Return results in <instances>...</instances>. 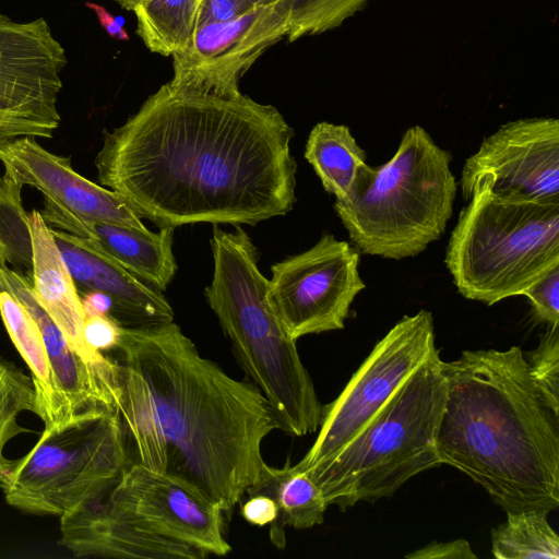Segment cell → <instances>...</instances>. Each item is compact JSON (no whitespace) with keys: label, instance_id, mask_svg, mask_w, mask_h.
Instances as JSON below:
<instances>
[{"label":"cell","instance_id":"obj_1","mask_svg":"<svg viewBox=\"0 0 559 559\" xmlns=\"http://www.w3.org/2000/svg\"><path fill=\"white\" fill-rule=\"evenodd\" d=\"M293 138L272 105L168 82L104 131L97 180L159 228L254 226L296 203Z\"/></svg>","mask_w":559,"mask_h":559},{"label":"cell","instance_id":"obj_2","mask_svg":"<svg viewBox=\"0 0 559 559\" xmlns=\"http://www.w3.org/2000/svg\"><path fill=\"white\" fill-rule=\"evenodd\" d=\"M115 350V408L135 463L231 511L266 466L262 442L278 429L267 400L203 357L174 321L121 326Z\"/></svg>","mask_w":559,"mask_h":559},{"label":"cell","instance_id":"obj_3","mask_svg":"<svg viewBox=\"0 0 559 559\" xmlns=\"http://www.w3.org/2000/svg\"><path fill=\"white\" fill-rule=\"evenodd\" d=\"M440 464L467 475L507 513L559 507V414L540 396L519 346L443 361Z\"/></svg>","mask_w":559,"mask_h":559},{"label":"cell","instance_id":"obj_4","mask_svg":"<svg viewBox=\"0 0 559 559\" xmlns=\"http://www.w3.org/2000/svg\"><path fill=\"white\" fill-rule=\"evenodd\" d=\"M213 277L205 298L253 385L267 400L280 430L301 437L318 430L322 408L296 340L269 298L258 250L247 233L213 226Z\"/></svg>","mask_w":559,"mask_h":559},{"label":"cell","instance_id":"obj_5","mask_svg":"<svg viewBox=\"0 0 559 559\" xmlns=\"http://www.w3.org/2000/svg\"><path fill=\"white\" fill-rule=\"evenodd\" d=\"M451 159L414 126L390 160L364 169L348 197L334 204L359 253L412 258L442 236L456 194Z\"/></svg>","mask_w":559,"mask_h":559},{"label":"cell","instance_id":"obj_6","mask_svg":"<svg viewBox=\"0 0 559 559\" xmlns=\"http://www.w3.org/2000/svg\"><path fill=\"white\" fill-rule=\"evenodd\" d=\"M442 364L435 349L354 440L306 472L328 506L345 510L390 497L415 475L440 465L437 436L447 393Z\"/></svg>","mask_w":559,"mask_h":559},{"label":"cell","instance_id":"obj_7","mask_svg":"<svg viewBox=\"0 0 559 559\" xmlns=\"http://www.w3.org/2000/svg\"><path fill=\"white\" fill-rule=\"evenodd\" d=\"M468 201L444 259L462 296L491 306L559 265V203L506 201L485 190Z\"/></svg>","mask_w":559,"mask_h":559},{"label":"cell","instance_id":"obj_8","mask_svg":"<svg viewBox=\"0 0 559 559\" xmlns=\"http://www.w3.org/2000/svg\"><path fill=\"white\" fill-rule=\"evenodd\" d=\"M130 463L117 411L93 407L45 428L32 450L11 462L1 489L20 511L61 518Z\"/></svg>","mask_w":559,"mask_h":559},{"label":"cell","instance_id":"obj_9","mask_svg":"<svg viewBox=\"0 0 559 559\" xmlns=\"http://www.w3.org/2000/svg\"><path fill=\"white\" fill-rule=\"evenodd\" d=\"M435 349L431 312L404 316L374 345L341 394L323 406L317 439L297 467L308 472L333 459Z\"/></svg>","mask_w":559,"mask_h":559},{"label":"cell","instance_id":"obj_10","mask_svg":"<svg viewBox=\"0 0 559 559\" xmlns=\"http://www.w3.org/2000/svg\"><path fill=\"white\" fill-rule=\"evenodd\" d=\"M67 56L47 21L0 13V146L19 138L51 139Z\"/></svg>","mask_w":559,"mask_h":559},{"label":"cell","instance_id":"obj_11","mask_svg":"<svg viewBox=\"0 0 559 559\" xmlns=\"http://www.w3.org/2000/svg\"><path fill=\"white\" fill-rule=\"evenodd\" d=\"M359 261L355 247L323 233L307 251L272 265L269 298L292 338L344 328L366 287Z\"/></svg>","mask_w":559,"mask_h":559},{"label":"cell","instance_id":"obj_12","mask_svg":"<svg viewBox=\"0 0 559 559\" xmlns=\"http://www.w3.org/2000/svg\"><path fill=\"white\" fill-rule=\"evenodd\" d=\"M460 186L466 201L485 190L506 201L559 203V120L502 124L466 159Z\"/></svg>","mask_w":559,"mask_h":559},{"label":"cell","instance_id":"obj_13","mask_svg":"<svg viewBox=\"0 0 559 559\" xmlns=\"http://www.w3.org/2000/svg\"><path fill=\"white\" fill-rule=\"evenodd\" d=\"M292 0L258 5L243 15L203 24L185 50L173 55L170 84L224 97L241 95L239 82L289 31Z\"/></svg>","mask_w":559,"mask_h":559},{"label":"cell","instance_id":"obj_14","mask_svg":"<svg viewBox=\"0 0 559 559\" xmlns=\"http://www.w3.org/2000/svg\"><path fill=\"white\" fill-rule=\"evenodd\" d=\"M114 503L135 526L186 544L207 557L225 556L224 511L182 480L131 462L110 484Z\"/></svg>","mask_w":559,"mask_h":559},{"label":"cell","instance_id":"obj_15","mask_svg":"<svg viewBox=\"0 0 559 559\" xmlns=\"http://www.w3.org/2000/svg\"><path fill=\"white\" fill-rule=\"evenodd\" d=\"M0 162L23 185L39 190L45 202L76 218L148 230L124 198L81 176L69 156L47 151L35 138H19L0 146Z\"/></svg>","mask_w":559,"mask_h":559},{"label":"cell","instance_id":"obj_16","mask_svg":"<svg viewBox=\"0 0 559 559\" xmlns=\"http://www.w3.org/2000/svg\"><path fill=\"white\" fill-rule=\"evenodd\" d=\"M0 292H7L25 307L44 337L52 379V402L45 428L88 408H115L112 362L107 369L98 368L73 350L37 301L32 283L21 273L0 267Z\"/></svg>","mask_w":559,"mask_h":559},{"label":"cell","instance_id":"obj_17","mask_svg":"<svg viewBox=\"0 0 559 559\" xmlns=\"http://www.w3.org/2000/svg\"><path fill=\"white\" fill-rule=\"evenodd\" d=\"M112 481L60 518V545L73 556L123 559L207 557L186 544L135 526L111 500L108 489Z\"/></svg>","mask_w":559,"mask_h":559},{"label":"cell","instance_id":"obj_18","mask_svg":"<svg viewBox=\"0 0 559 559\" xmlns=\"http://www.w3.org/2000/svg\"><path fill=\"white\" fill-rule=\"evenodd\" d=\"M40 215L50 228L93 240L127 271L156 290H166L177 272L173 227H162L158 233H153L86 222L46 202Z\"/></svg>","mask_w":559,"mask_h":559},{"label":"cell","instance_id":"obj_19","mask_svg":"<svg viewBox=\"0 0 559 559\" xmlns=\"http://www.w3.org/2000/svg\"><path fill=\"white\" fill-rule=\"evenodd\" d=\"M33 239L32 288L34 295L64 338L83 359L107 369L111 359L92 350L84 341L83 311L79 289L71 277L56 245L50 227L44 222L40 212L28 214Z\"/></svg>","mask_w":559,"mask_h":559},{"label":"cell","instance_id":"obj_20","mask_svg":"<svg viewBox=\"0 0 559 559\" xmlns=\"http://www.w3.org/2000/svg\"><path fill=\"white\" fill-rule=\"evenodd\" d=\"M247 493H262L275 501L278 511L270 524V539L278 549L286 547L285 527L306 530L320 525L329 507L309 475L289 462L284 467L266 464L260 481Z\"/></svg>","mask_w":559,"mask_h":559},{"label":"cell","instance_id":"obj_21","mask_svg":"<svg viewBox=\"0 0 559 559\" xmlns=\"http://www.w3.org/2000/svg\"><path fill=\"white\" fill-rule=\"evenodd\" d=\"M305 158L312 166L323 188L336 200L348 197L368 166L367 154L348 127L326 121L317 123L309 133Z\"/></svg>","mask_w":559,"mask_h":559},{"label":"cell","instance_id":"obj_22","mask_svg":"<svg viewBox=\"0 0 559 559\" xmlns=\"http://www.w3.org/2000/svg\"><path fill=\"white\" fill-rule=\"evenodd\" d=\"M201 0H145L132 10L136 34L155 53L173 56L188 48L198 28Z\"/></svg>","mask_w":559,"mask_h":559},{"label":"cell","instance_id":"obj_23","mask_svg":"<svg viewBox=\"0 0 559 559\" xmlns=\"http://www.w3.org/2000/svg\"><path fill=\"white\" fill-rule=\"evenodd\" d=\"M0 316L12 343L31 370L39 405L38 417L46 424L52 402V379L41 331L25 307L7 292H0Z\"/></svg>","mask_w":559,"mask_h":559},{"label":"cell","instance_id":"obj_24","mask_svg":"<svg viewBox=\"0 0 559 559\" xmlns=\"http://www.w3.org/2000/svg\"><path fill=\"white\" fill-rule=\"evenodd\" d=\"M549 512L531 509L508 512L491 531V552L498 559H558L559 537L548 522Z\"/></svg>","mask_w":559,"mask_h":559},{"label":"cell","instance_id":"obj_25","mask_svg":"<svg viewBox=\"0 0 559 559\" xmlns=\"http://www.w3.org/2000/svg\"><path fill=\"white\" fill-rule=\"evenodd\" d=\"M0 176V267L32 272L33 239L28 214L22 205L23 183L12 170Z\"/></svg>","mask_w":559,"mask_h":559},{"label":"cell","instance_id":"obj_26","mask_svg":"<svg viewBox=\"0 0 559 559\" xmlns=\"http://www.w3.org/2000/svg\"><path fill=\"white\" fill-rule=\"evenodd\" d=\"M25 412L39 415L33 378L0 357V488L12 462L4 456V448L10 440L28 431L19 424L20 415Z\"/></svg>","mask_w":559,"mask_h":559},{"label":"cell","instance_id":"obj_27","mask_svg":"<svg viewBox=\"0 0 559 559\" xmlns=\"http://www.w3.org/2000/svg\"><path fill=\"white\" fill-rule=\"evenodd\" d=\"M369 0H292L287 38L295 41L341 26Z\"/></svg>","mask_w":559,"mask_h":559},{"label":"cell","instance_id":"obj_28","mask_svg":"<svg viewBox=\"0 0 559 559\" xmlns=\"http://www.w3.org/2000/svg\"><path fill=\"white\" fill-rule=\"evenodd\" d=\"M528 372L544 401L559 414V325H549L527 357Z\"/></svg>","mask_w":559,"mask_h":559},{"label":"cell","instance_id":"obj_29","mask_svg":"<svg viewBox=\"0 0 559 559\" xmlns=\"http://www.w3.org/2000/svg\"><path fill=\"white\" fill-rule=\"evenodd\" d=\"M525 295L535 317L548 325H559V265L530 285Z\"/></svg>","mask_w":559,"mask_h":559},{"label":"cell","instance_id":"obj_30","mask_svg":"<svg viewBox=\"0 0 559 559\" xmlns=\"http://www.w3.org/2000/svg\"><path fill=\"white\" fill-rule=\"evenodd\" d=\"M121 326L110 314L86 317L83 326L85 344L96 353L115 349Z\"/></svg>","mask_w":559,"mask_h":559},{"label":"cell","instance_id":"obj_31","mask_svg":"<svg viewBox=\"0 0 559 559\" xmlns=\"http://www.w3.org/2000/svg\"><path fill=\"white\" fill-rule=\"evenodd\" d=\"M253 8L248 0H201L198 27L237 19Z\"/></svg>","mask_w":559,"mask_h":559},{"label":"cell","instance_id":"obj_32","mask_svg":"<svg viewBox=\"0 0 559 559\" xmlns=\"http://www.w3.org/2000/svg\"><path fill=\"white\" fill-rule=\"evenodd\" d=\"M408 559H476L469 543L465 539L451 542H432L411 554L405 555Z\"/></svg>","mask_w":559,"mask_h":559},{"label":"cell","instance_id":"obj_33","mask_svg":"<svg viewBox=\"0 0 559 559\" xmlns=\"http://www.w3.org/2000/svg\"><path fill=\"white\" fill-rule=\"evenodd\" d=\"M277 511L275 501L262 493L249 496L240 509L242 518L257 526L270 525L276 519Z\"/></svg>","mask_w":559,"mask_h":559},{"label":"cell","instance_id":"obj_34","mask_svg":"<svg viewBox=\"0 0 559 559\" xmlns=\"http://www.w3.org/2000/svg\"><path fill=\"white\" fill-rule=\"evenodd\" d=\"M85 5L97 16L99 24L107 34L118 40H129V34L123 28V19L114 16L107 9L94 2H86Z\"/></svg>","mask_w":559,"mask_h":559},{"label":"cell","instance_id":"obj_35","mask_svg":"<svg viewBox=\"0 0 559 559\" xmlns=\"http://www.w3.org/2000/svg\"><path fill=\"white\" fill-rule=\"evenodd\" d=\"M81 302L85 317L108 316L114 311L111 297L98 290L84 292Z\"/></svg>","mask_w":559,"mask_h":559},{"label":"cell","instance_id":"obj_36","mask_svg":"<svg viewBox=\"0 0 559 559\" xmlns=\"http://www.w3.org/2000/svg\"><path fill=\"white\" fill-rule=\"evenodd\" d=\"M114 1H116L122 8L127 9L129 11H132L136 4H139L140 2L145 1V0H114Z\"/></svg>","mask_w":559,"mask_h":559},{"label":"cell","instance_id":"obj_37","mask_svg":"<svg viewBox=\"0 0 559 559\" xmlns=\"http://www.w3.org/2000/svg\"><path fill=\"white\" fill-rule=\"evenodd\" d=\"M248 1L251 3L252 7H258V5L273 3L278 0H248Z\"/></svg>","mask_w":559,"mask_h":559}]
</instances>
